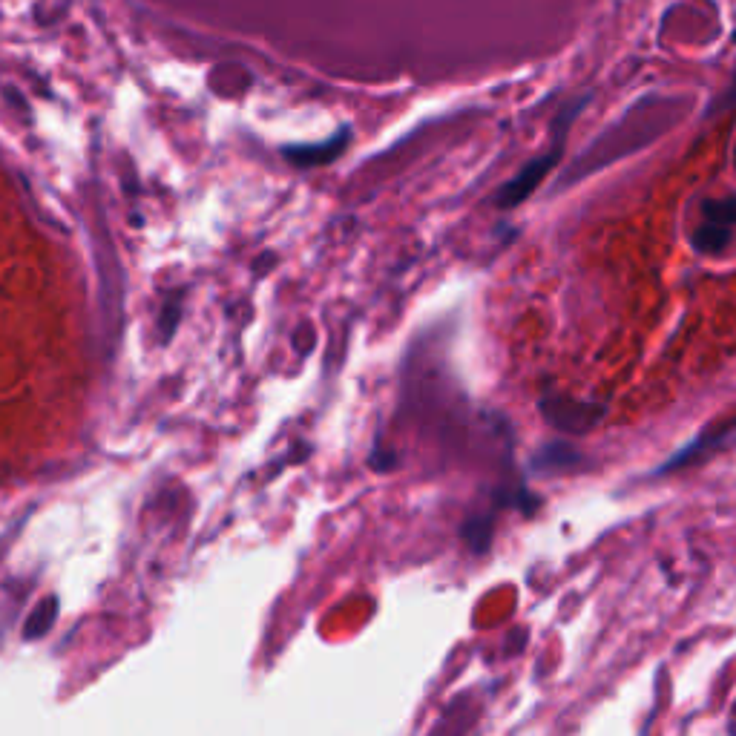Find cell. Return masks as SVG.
Segmentation results:
<instances>
[{
    "instance_id": "1",
    "label": "cell",
    "mask_w": 736,
    "mask_h": 736,
    "mask_svg": "<svg viewBox=\"0 0 736 736\" xmlns=\"http://www.w3.org/2000/svg\"><path fill=\"white\" fill-rule=\"evenodd\" d=\"M587 101H590V95H584V98H578V101H570V104H564V107L558 110L555 121H552L555 144H552L547 153H541L538 159L527 161L509 182L501 184V190L495 193V205L501 207V210H512V207H518L521 202H527L529 196L544 184V179L552 173V167H555V164L561 161V156H564L567 130H570V124L575 121V115L584 110Z\"/></svg>"
},
{
    "instance_id": "2",
    "label": "cell",
    "mask_w": 736,
    "mask_h": 736,
    "mask_svg": "<svg viewBox=\"0 0 736 736\" xmlns=\"http://www.w3.org/2000/svg\"><path fill=\"white\" fill-rule=\"evenodd\" d=\"M736 233V196H722L702 205V219L690 233V248L702 256L722 253Z\"/></svg>"
},
{
    "instance_id": "3",
    "label": "cell",
    "mask_w": 736,
    "mask_h": 736,
    "mask_svg": "<svg viewBox=\"0 0 736 736\" xmlns=\"http://www.w3.org/2000/svg\"><path fill=\"white\" fill-rule=\"evenodd\" d=\"M736 443V417L728 420V423H719L716 429H705L702 435H696L690 440L688 446H682L676 455L670 458L653 472V478L659 475H667V472H676V469H688V466H696V463H705L708 458H713L716 452H725Z\"/></svg>"
},
{
    "instance_id": "4",
    "label": "cell",
    "mask_w": 736,
    "mask_h": 736,
    "mask_svg": "<svg viewBox=\"0 0 736 736\" xmlns=\"http://www.w3.org/2000/svg\"><path fill=\"white\" fill-rule=\"evenodd\" d=\"M541 409L547 412V420L552 426H558L561 432H584L590 429L596 420H601V406H581V403H573V400H544Z\"/></svg>"
},
{
    "instance_id": "5",
    "label": "cell",
    "mask_w": 736,
    "mask_h": 736,
    "mask_svg": "<svg viewBox=\"0 0 736 736\" xmlns=\"http://www.w3.org/2000/svg\"><path fill=\"white\" fill-rule=\"evenodd\" d=\"M348 144V130L340 136L328 138L325 144H308V147H285V159L294 161L297 167H311V164H328L334 161Z\"/></svg>"
},
{
    "instance_id": "6",
    "label": "cell",
    "mask_w": 736,
    "mask_h": 736,
    "mask_svg": "<svg viewBox=\"0 0 736 736\" xmlns=\"http://www.w3.org/2000/svg\"><path fill=\"white\" fill-rule=\"evenodd\" d=\"M58 616V598L55 596H46L35 610H32V616L26 619L23 624V639H41L49 633V627H52V621Z\"/></svg>"
},
{
    "instance_id": "7",
    "label": "cell",
    "mask_w": 736,
    "mask_h": 736,
    "mask_svg": "<svg viewBox=\"0 0 736 736\" xmlns=\"http://www.w3.org/2000/svg\"><path fill=\"white\" fill-rule=\"evenodd\" d=\"M535 460H538L535 466H538L541 472H552V469H561V466H575V463H578V452L567 449V446H561V443H552V446H547Z\"/></svg>"
},
{
    "instance_id": "8",
    "label": "cell",
    "mask_w": 736,
    "mask_h": 736,
    "mask_svg": "<svg viewBox=\"0 0 736 736\" xmlns=\"http://www.w3.org/2000/svg\"><path fill=\"white\" fill-rule=\"evenodd\" d=\"M179 305H182V299L179 297H170L167 299V305H164V314H161V343H167L170 334H173L176 325H179Z\"/></svg>"
},
{
    "instance_id": "9",
    "label": "cell",
    "mask_w": 736,
    "mask_h": 736,
    "mask_svg": "<svg viewBox=\"0 0 736 736\" xmlns=\"http://www.w3.org/2000/svg\"><path fill=\"white\" fill-rule=\"evenodd\" d=\"M736 107V69H734V78H731V84L725 87V92L713 101L711 107H708V115H719L725 113V110H731Z\"/></svg>"
},
{
    "instance_id": "10",
    "label": "cell",
    "mask_w": 736,
    "mask_h": 736,
    "mask_svg": "<svg viewBox=\"0 0 736 736\" xmlns=\"http://www.w3.org/2000/svg\"><path fill=\"white\" fill-rule=\"evenodd\" d=\"M734 167H736V144H734Z\"/></svg>"
}]
</instances>
